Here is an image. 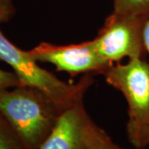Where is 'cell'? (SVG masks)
Masks as SVG:
<instances>
[{"mask_svg":"<svg viewBox=\"0 0 149 149\" xmlns=\"http://www.w3.org/2000/svg\"><path fill=\"white\" fill-rule=\"evenodd\" d=\"M62 110L36 88L19 85L0 91V113L27 149H39Z\"/></svg>","mask_w":149,"mask_h":149,"instance_id":"1","label":"cell"},{"mask_svg":"<svg viewBox=\"0 0 149 149\" xmlns=\"http://www.w3.org/2000/svg\"><path fill=\"white\" fill-rule=\"evenodd\" d=\"M101 74L107 84L121 92L128 104L126 134L136 149L149 147V60L115 63Z\"/></svg>","mask_w":149,"mask_h":149,"instance_id":"2","label":"cell"},{"mask_svg":"<svg viewBox=\"0 0 149 149\" xmlns=\"http://www.w3.org/2000/svg\"><path fill=\"white\" fill-rule=\"evenodd\" d=\"M0 60L13 70L20 85L36 88L47 95L63 111L74 102L83 99L94 83L92 74H85L77 83L70 84L60 80L42 68L28 53L12 43L0 30Z\"/></svg>","mask_w":149,"mask_h":149,"instance_id":"3","label":"cell"},{"mask_svg":"<svg viewBox=\"0 0 149 149\" xmlns=\"http://www.w3.org/2000/svg\"><path fill=\"white\" fill-rule=\"evenodd\" d=\"M148 16L120 15L112 12L93 39L96 50L109 64L145 58L143 39L144 22Z\"/></svg>","mask_w":149,"mask_h":149,"instance_id":"4","label":"cell"},{"mask_svg":"<svg viewBox=\"0 0 149 149\" xmlns=\"http://www.w3.org/2000/svg\"><path fill=\"white\" fill-rule=\"evenodd\" d=\"M109 138L91 119L81 99L61 113L39 149H93Z\"/></svg>","mask_w":149,"mask_h":149,"instance_id":"5","label":"cell"},{"mask_svg":"<svg viewBox=\"0 0 149 149\" xmlns=\"http://www.w3.org/2000/svg\"><path fill=\"white\" fill-rule=\"evenodd\" d=\"M37 62L53 65L57 71L71 76L78 74H102L111 65L96 50L93 40L70 45H56L42 42L28 51Z\"/></svg>","mask_w":149,"mask_h":149,"instance_id":"6","label":"cell"},{"mask_svg":"<svg viewBox=\"0 0 149 149\" xmlns=\"http://www.w3.org/2000/svg\"><path fill=\"white\" fill-rule=\"evenodd\" d=\"M113 13L129 16H149V0H113Z\"/></svg>","mask_w":149,"mask_h":149,"instance_id":"7","label":"cell"},{"mask_svg":"<svg viewBox=\"0 0 149 149\" xmlns=\"http://www.w3.org/2000/svg\"><path fill=\"white\" fill-rule=\"evenodd\" d=\"M0 149H27L0 113Z\"/></svg>","mask_w":149,"mask_h":149,"instance_id":"8","label":"cell"},{"mask_svg":"<svg viewBox=\"0 0 149 149\" xmlns=\"http://www.w3.org/2000/svg\"><path fill=\"white\" fill-rule=\"evenodd\" d=\"M20 81L14 72L5 71L0 69V91L19 86Z\"/></svg>","mask_w":149,"mask_h":149,"instance_id":"9","label":"cell"},{"mask_svg":"<svg viewBox=\"0 0 149 149\" xmlns=\"http://www.w3.org/2000/svg\"><path fill=\"white\" fill-rule=\"evenodd\" d=\"M15 14L13 0H0V25L10 20Z\"/></svg>","mask_w":149,"mask_h":149,"instance_id":"10","label":"cell"},{"mask_svg":"<svg viewBox=\"0 0 149 149\" xmlns=\"http://www.w3.org/2000/svg\"><path fill=\"white\" fill-rule=\"evenodd\" d=\"M143 45L146 55L148 56L149 60V16L147 17L146 21L144 22L143 30Z\"/></svg>","mask_w":149,"mask_h":149,"instance_id":"11","label":"cell"},{"mask_svg":"<svg viewBox=\"0 0 149 149\" xmlns=\"http://www.w3.org/2000/svg\"><path fill=\"white\" fill-rule=\"evenodd\" d=\"M93 149H124L119 147L118 144H116L111 138L109 137V139H107L105 141H104L103 143L100 144H99L98 146H96L95 148H94Z\"/></svg>","mask_w":149,"mask_h":149,"instance_id":"12","label":"cell"}]
</instances>
